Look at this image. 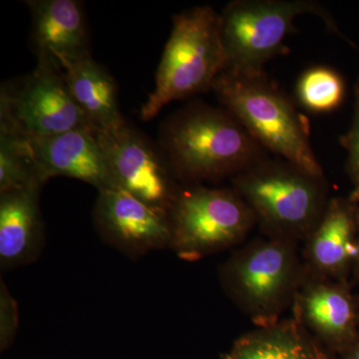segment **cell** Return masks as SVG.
I'll return each mask as SVG.
<instances>
[{
    "label": "cell",
    "instance_id": "cell-1",
    "mask_svg": "<svg viewBox=\"0 0 359 359\" xmlns=\"http://www.w3.org/2000/svg\"><path fill=\"white\" fill-rule=\"evenodd\" d=\"M161 135L165 155L184 179H219L257 164V142L226 110L190 106L171 118Z\"/></svg>",
    "mask_w": 359,
    "mask_h": 359
},
{
    "label": "cell",
    "instance_id": "cell-2",
    "mask_svg": "<svg viewBox=\"0 0 359 359\" xmlns=\"http://www.w3.org/2000/svg\"><path fill=\"white\" fill-rule=\"evenodd\" d=\"M212 89L257 143L311 176L323 177L309 142L308 121L264 73L240 75L224 71Z\"/></svg>",
    "mask_w": 359,
    "mask_h": 359
},
{
    "label": "cell",
    "instance_id": "cell-3",
    "mask_svg": "<svg viewBox=\"0 0 359 359\" xmlns=\"http://www.w3.org/2000/svg\"><path fill=\"white\" fill-rule=\"evenodd\" d=\"M226 66L219 14L210 6L177 14L142 119L150 121L168 104L212 88Z\"/></svg>",
    "mask_w": 359,
    "mask_h": 359
},
{
    "label": "cell",
    "instance_id": "cell-4",
    "mask_svg": "<svg viewBox=\"0 0 359 359\" xmlns=\"http://www.w3.org/2000/svg\"><path fill=\"white\" fill-rule=\"evenodd\" d=\"M301 278L294 241L271 236L238 250L222 269L226 292L259 327L278 321Z\"/></svg>",
    "mask_w": 359,
    "mask_h": 359
},
{
    "label": "cell",
    "instance_id": "cell-5",
    "mask_svg": "<svg viewBox=\"0 0 359 359\" xmlns=\"http://www.w3.org/2000/svg\"><path fill=\"white\" fill-rule=\"evenodd\" d=\"M320 180L290 163H257L233 182L269 236L295 242L309 238L327 208Z\"/></svg>",
    "mask_w": 359,
    "mask_h": 359
},
{
    "label": "cell",
    "instance_id": "cell-6",
    "mask_svg": "<svg viewBox=\"0 0 359 359\" xmlns=\"http://www.w3.org/2000/svg\"><path fill=\"white\" fill-rule=\"evenodd\" d=\"M81 128L94 129L71 95L60 65L50 56H37L36 67L28 76L2 84L0 131L32 140Z\"/></svg>",
    "mask_w": 359,
    "mask_h": 359
},
{
    "label": "cell",
    "instance_id": "cell-7",
    "mask_svg": "<svg viewBox=\"0 0 359 359\" xmlns=\"http://www.w3.org/2000/svg\"><path fill=\"white\" fill-rule=\"evenodd\" d=\"M316 13L327 20L320 6L302 0H242L226 6L219 15V33L226 66L224 72L264 73V65L285 53V39L297 16Z\"/></svg>",
    "mask_w": 359,
    "mask_h": 359
},
{
    "label": "cell",
    "instance_id": "cell-8",
    "mask_svg": "<svg viewBox=\"0 0 359 359\" xmlns=\"http://www.w3.org/2000/svg\"><path fill=\"white\" fill-rule=\"evenodd\" d=\"M169 216L171 247L184 261H198L237 245L257 219L235 190L205 187L176 194Z\"/></svg>",
    "mask_w": 359,
    "mask_h": 359
},
{
    "label": "cell",
    "instance_id": "cell-9",
    "mask_svg": "<svg viewBox=\"0 0 359 359\" xmlns=\"http://www.w3.org/2000/svg\"><path fill=\"white\" fill-rule=\"evenodd\" d=\"M117 188L169 212L176 193L165 161L155 147L126 122L97 131Z\"/></svg>",
    "mask_w": 359,
    "mask_h": 359
},
{
    "label": "cell",
    "instance_id": "cell-10",
    "mask_svg": "<svg viewBox=\"0 0 359 359\" xmlns=\"http://www.w3.org/2000/svg\"><path fill=\"white\" fill-rule=\"evenodd\" d=\"M94 218L110 242L128 252H144L171 245L169 212L122 189L99 191Z\"/></svg>",
    "mask_w": 359,
    "mask_h": 359
},
{
    "label": "cell",
    "instance_id": "cell-11",
    "mask_svg": "<svg viewBox=\"0 0 359 359\" xmlns=\"http://www.w3.org/2000/svg\"><path fill=\"white\" fill-rule=\"evenodd\" d=\"M28 143L43 183L52 177L65 176L88 183L98 191L117 188L96 130L75 129L32 139Z\"/></svg>",
    "mask_w": 359,
    "mask_h": 359
},
{
    "label": "cell",
    "instance_id": "cell-12",
    "mask_svg": "<svg viewBox=\"0 0 359 359\" xmlns=\"http://www.w3.org/2000/svg\"><path fill=\"white\" fill-rule=\"evenodd\" d=\"M33 41L37 56L73 60L90 55L88 30L81 2L76 0H32Z\"/></svg>",
    "mask_w": 359,
    "mask_h": 359
},
{
    "label": "cell",
    "instance_id": "cell-13",
    "mask_svg": "<svg viewBox=\"0 0 359 359\" xmlns=\"http://www.w3.org/2000/svg\"><path fill=\"white\" fill-rule=\"evenodd\" d=\"M40 188L0 194V264L13 268L36 257L41 245Z\"/></svg>",
    "mask_w": 359,
    "mask_h": 359
},
{
    "label": "cell",
    "instance_id": "cell-14",
    "mask_svg": "<svg viewBox=\"0 0 359 359\" xmlns=\"http://www.w3.org/2000/svg\"><path fill=\"white\" fill-rule=\"evenodd\" d=\"M57 62L71 95L96 131L116 128L126 122L120 112L114 79L91 55Z\"/></svg>",
    "mask_w": 359,
    "mask_h": 359
},
{
    "label": "cell",
    "instance_id": "cell-15",
    "mask_svg": "<svg viewBox=\"0 0 359 359\" xmlns=\"http://www.w3.org/2000/svg\"><path fill=\"white\" fill-rule=\"evenodd\" d=\"M297 321L323 341L340 344L353 335L354 308L339 285L316 280L297 290L294 297Z\"/></svg>",
    "mask_w": 359,
    "mask_h": 359
},
{
    "label": "cell",
    "instance_id": "cell-16",
    "mask_svg": "<svg viewBox=\"0 0 359 359\" xmlns=\"http://www.w3.org/2000/svg\"><path fill=\"white\" fill-rule=\"evenodd\" d=\"M354 221L348 205L334 200L308 238L306 257L323 276L335 275L359 255L354 242Z\"/></svg>",
    "mask_w": 359,
    "mask_h": 359
},
{
    "label": "cell",
    "instance_id": "cell-17",
    "mask_svg": "<svg viewBox=\"0 0 359 359\" xmlns=\"http://www.w3.org/2000/svg\"><path fill=\"white\" fill-rule=\"evenodd\" d=\"M224 359H327L297 320L276 321L236 340Z\"/></svg>",
    "mask_w": 359,
    "mask_h": 359
},
{
    "label": "cell",
    "instance_id": "cell-18",
    "mask_svg": "<svg viewBox=\"0 0 359 359\" xmlns=\"http://www.w3.org/2000/svg\"><path fill=\"white\" fill-rule=\"evenodd\" d=\"M43 185L27 139L0 131V194Z\"/></svg>",
    "mask_w": 359,
    "mask_h": 359
},
{
    "label": "cell",
    "instance_id": "cell-19",
    "mask_svg": "<svg viewBox=\"0 0 359 359\" xmlns=\"http://www.w3.org/2000/svg\"><path fill=\"white\" fill-rule=\"evenodd\" d=\"M297 92L299 101L309 110L330 112L344 101V82L332 68L318 66L302 75L297 82Z\"/></svg>",
    "mask_w": 359,
    "mask_h": 359
},
{
    "label": "cell",
    "instance_id": "cell-20",
    "mask_svg": "<svg viewBox=\"0 0 359 359\" xmlns=\"http://www.w3.org/2000/svg\"><path fill=\"white\" fill-rule=\"evenodd\" d=\"M18 327V309L16 302L9 294L4 283L0 292V342L6 348L13 340Z\"/></svg>",
    "mask_w": 359,
    "mask_h": 359
},
{
    "label": "cell",
    "instance_id": "cell-21",
    "mask_svg": "<svg viewBox=\"0 0 359 359\" xmlns=\"http://www.w3.org/2000/svg\"><path fill=\"white\" fill-rule=\"evenodd\" d=\"M348 153V168L351 173L359 179V89L356 92L355 111L353 126L342 140Z\"/></svg>",
    "mask_w": 359,
    "mask_h": 359
},
{
    "label": "cell",
    "instance_id": "cell-22",
    "mask_svg": "<svg viewBox=\"0 0 359 359\" xmlns=\"http://www.w3.org/2000/svg\"><path fill=\"white\" fill-rule=\"evenodd\" d=\"M348 201L349 203H353V204L359 203V179L358 180V185H356L353 192H351V196H349Z\"/></svg>",
    "mask_w": 359,
    "mask_h": 359
},
{
    "label": "cell",
    "instance_id": "cell-23",
    "mask_svg": "<svg viewBox=\"0 0 359 359\" xmlns=\"http://www.w3.org/2000/svg\"><path fill=\"white\" fill-rule=\"evenodd\" d=\"M351 359H359V344L356 347L355 351H354L353 358Z\"/></svg>",
    "mask_w": 359,
    "mask_h": 359
},
{
    "label": "cell",
    "instance_id": "cell-24",
    "mask_svg": "<svg viewBox=\"0 0 359 359\" xmlns=\"http://www.w3.org/2000/svg\"><path fill=\"white\" fill-rule=\"evenodd\" d=\"M358 89H359V87H358Z\"/></svg>",
    "mask_w": 359,
    "mask_h": 359
}]
</instances>
